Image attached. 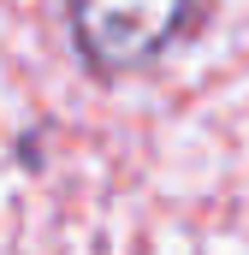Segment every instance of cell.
Here are the masks:
<instances>
[{"instance_id": "1", "label": "cell", "mask_w": 249, "mask_h": 255, "mask_svg": "<svg viewBox=\"0 0 249 255\" xmlns=\"http://www.w3.org/2000/svg\"><path fill=\"white\" fill-rule=\"evenodd\" d=\"M196 18V0H65V24L83 65L119 77L154 65Z\"/></svg>"}]
</instances>
